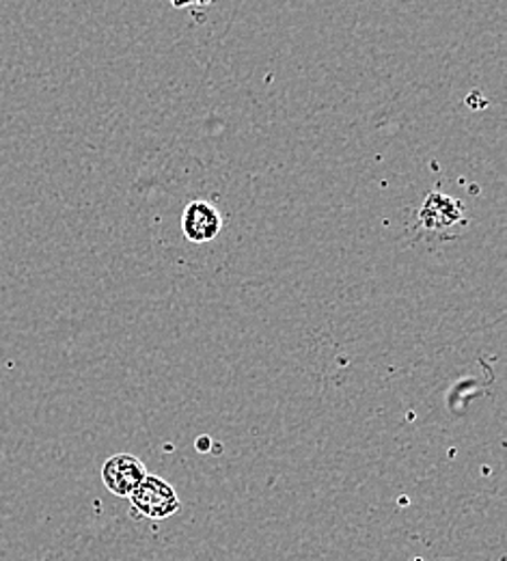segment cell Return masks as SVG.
I'll list each match as a JSON object with an SVG mask.
<instances>
[{"instance_id": "obj_5", "label": "cell", "mask_w": 507, "mask_h": 561, "mask_svg": "<svg viewBox=\"0 0 507 561\" xmlns=\"http://www.w3.org/2000/svg\"><path fill=\"white\" fill-rule=\"evenodd\" d=\"M175 9H186V7H193V4H197V7H206V4H210L212 0H169Z\"/></svg>"}, {"instance_id": "obj_4", "label": "cell", "mask_w": 507, "mask_h": 561, "mask_svg": "<svg viewBox=\"0 0 507 561\" xmlns=\"http://www.w3.org/2000/svg\"><path fill=\"white\" fill-rule=\"evenodd\" d=\"M462 204L445 193H430L419 210V222L430 231H445L462 220Z\"/></svg>"}, {"instance_id": "obj_2", "label": "cell", "mask_w": 507, "mask_h": 561, "mask_svg": "<svg viewBox=\"0 0 507 561\" xmlns=\"http://www.w3.org/2000/svg\"><path fill=\"white\" fill-rule=\"evenodd\" d=\"M146 465L132 454H115L102 467V482L115 496H130L146 480Z\"/></svg>"}, {"instance_id": "obj_3", "label": "cell", "mask_w": 507, "mask_h": 561, "mask_svg": "<svg viewBox=\"0 0 507 561\" xmlns=\"http://www.w3.org/2000/svg\"><path fill=\"white\" fill-rule=\"evenodd\" d=\"M222 229V214L212 202L195 199L182 214V231L188 242L206 244L217 240Z\"/></svg>"}, {"instance_id": "obj_1", "label": "cell", "mask_w": 507, "mask_h": 561, "mask_svg": "<svg viewBox=\"0 0 507 561\" xmlns=\"http://www.w3.org/2000/svg\"><path fill=\"white\" fill-rule=\"evenodd\" d=\"M128 499H130L132 507L149 520H164V518L173 516L175 512H180V507H182V501H180L175 489L166 480H162L158 476H149V473Z\"/></svg>"}]
</instances>
